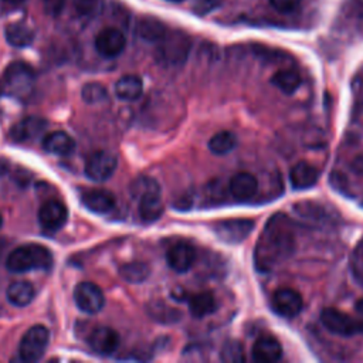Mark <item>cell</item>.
Masks as SVG:
<instances>
[{
    "label": "cell",
    "instance_id": "6da1fadb",
    "mask_svg": "<svg viewBox=\"0 0 363 363\" xmlns=\"http://www.w3.org/2000/svg\"><path fill=\"white\" fill-rule=\"evenodd\" d=\"M295 251V228L288 216L277 213L265 223L254 248V265L269 272L286 261Z\"/></svg>",
    "mask_w": 363,
    "mask_h": 363
},
{
    "label": "cell",
    "instance_id": "7a4b0ae2",
    "mask_svg": "<svg viewBox=\"0 0 363 363\" xmlns=\"http://www.w3.org/2000/svg\"><path fill=\"white\" fill-rule=\"evenodd\" d=\"M52 254L41 244H24L13 250L6 261L9 271L21 274L31 269H50Z\"/></svg>",
    "mask_w": 363,
    "mask_h": 363
},
{
    "label": "cell",
    "instance_id": "3957f363",
    "mask_svg": "<svg viewBox=\"0 0 363 363\" xmlns=\"http://www.w3.org/2000/svg\"><path fill=\"white\" fill-rule=\"evenodd\" d=\"M34 91V72L24 62L10 64L0 78V95L27 101Z\"/></svg>",
    "mask_w": 363,
    "mask_h": 363
},
{
    "label": "cell",
    "instance_id": "277c9868",
    "mask_svg": "<svg viewBox=\"0 0 363 363\" xmlns=\"http://www.w3.org/2000/svg\"><path fill=\"white\" fill-rule=\"evenodd\" d=\"M190 38L182 31L166 33V35L159 41L157 57L166 65L183 64L190 51Z\"/></svg>",
    "mask_w": 363,
    "mask_h": 363
},
{
    "label": "cell",
    "instance_id": "5b68a950",
    "mask_svg": "<svg viewBox=\"0 0 363 363\" xmlns=\"http://www.w3.org/2000/svg\"><path fill=\"white\" fill-rule=\"evenodd\" d=\"M50 340V332L43 325L31 326L21 337L18 353L24 362H37L43 357Z\"/></svg>",
    "mask_w": 363,
    "mask_h": 363
},
{
    "label": "cell",
    "instance_id": "8992f818",
    "mask_svg": "<svg viewBox=\"0 0 363 363\" xmlns=\"http://www.w3.org/2000/svg\"><path fill=\"white\" fill-rule=\"evenodd\" d=\"M294 211L299 220L309 225H330L336 221V211L318 201H299L294 206Z\"/></svg>",
    "mask_w": 363,
    "mask_h": 363
},
{
    "label": "cell",
    "instance_id": "52a82bcc",
    "mask_svg": "<svg viewBox=\"0 0 363 363\" xmlns=\"http://www.w3.org/2000/svg\"><path fill=\"white\" fill-rule=\"evenodd\" d=\"M254 230V221L250 218H228L213 225L217 238L225 244H238L244 241Z\"/></svg>",
    "mask_w": 363,
    "mask_h": 363
},
{
    "label": "cell",
    "instance_id": "ba28073f",
    "mask_svg": "<svg viewBox=\"0 0 363 363\" xmlns=\"http://www.w3.org/2000/svg\"><path fill=\"white\" fill-rule=\"evenodd\" d=\"M116 166L115 155L108 150H96L86 159L85 174L94 182H105L115 173Z\"/></svg>",
    "mask_w": 363,
    "mask_h": 363
},
{
    "label": "cell",
    "instance_id": "9c48e42d",
    "mask_svg": "<svg viewBox=\"0 0 363 363\" xmlns=\"http://www.w3.org/2000/svg\"><path fill=\"white\" fill-rule=\"evenodd\" d=\"M74 301L77 306L85 313H96L105 305V296L102 289L94 282H81L75 286Z\"/></svg>",
    "mask_w": 363,
    "mask_h": 363
},
{
    "label": "cell",
    "instance_id": "30bf717a",
    "mask_svg": "<svg viewBox=\"0 0 363 363\" xmlns=\"http://www.w3.org/2000/svg\"><path fill=\"white\" fill-rule=\"evenodd\" d=\"M320 322L329 332L337 336H352L357 332L353 316L335 308H325L320 312Z\"/></svg>",
    "mask_w": 363,
    "mask_h": 363
},
{
    "label": "cell",
    "instance_id": "8fae6325",
    "mask_svg": "<svg viewBox=\"0 0 363 363\" xmlns=\"http://www.w3.org/2000/svg\"><path fill=\"white\" fill-rule=\"evenodd\" d=\"M272 308L277 313L285 318H295L303 306L302 296L292 288H279L272 294Z\"/></svg>",
    "mask_w": 363,
    "mask_h": 363
},
{
    "label": "cell",
    "instance_id": "7c38bea8",
    "mask_svg": "<svg viewBox=\"0 0 363 363\" xmlns=\"http://www.w3.org/2000/svg\"><path fill=\"white\" fill-rule=\"evenodd\" d=\"M126 45V38L123 33L118 28L108 27L104 28L95 38L96 51L106 58H113L119 55Z\"/></svg>",
    "mask_w": 363,
    "mask_h": 363
},
{
    "label": "cell",
    "instance_id": "4fadbf2b",
    "mask_svg": "<svg viewBox=\"0 0 363 363\" xmlns=\"http://www.w3.org/2000/svg\"><path fill=\"white\" fill-rule=\"evenodd\" d=\"M68 220V210L67 207L58 200H48L45 201L38 210V221L43 228L48 231H57Z\"/></svg>",
    "mask_w": 363,
    "mask_h": 363
},
{
    "label": "cell",
    "instance_id": "5bb4252c",
    "mask_svg": "<svg viewBox=\"0 0 363 363\" xmlns=\"http://www.w3.org/2000/svg\"><path fill=\"white\" fill-rule=\"evenodd\" d=\"M47 129V121L38 116H28L18 121L10 130V136L14 142L26 143L38 139Z\"/></svg>",
    "mask_w": 363,
    "mask_h": 363
},
{
    "label": "cell",
    "instance_id": "9a60e30c",
    "mask_svg": "<svg viewBox=\"0 0 363 363\" xmlns=\"http://www.w3.org/2000/svg\"><path fill=\"white\" fill-rule=\"evenodd\" d=\"M88 342L95 353L108 356L112 354L119 346V335L108 326H98L91 332Z\"/></svg>",
    "mask_w": 363,
    "mask_h": 363
},
{
    "label": "cell",
    "instance_id": "2e32d148",
    "mask_svg": "<svg viewBox=\"0 0 363 363\" xmlns=\"http://www.w3.org/2000/svg\"><path fill=\"white\" fill-rule=\"evenodd\" d=\"M258 189V182L254 174L248 172H240L235 173L228 183V190L230 194L237 200V201H248L251 200Z\"/></svg>",
    "mask_w": 363,
    "mask_h": 363
},
{
    "label": "cell",
    "instance_id": "e0dca14e",
    "mask_svg": "<svg viewBox=\"0 0 363 363\" xmlns=\"http://www.w3.org/2000/svg\"><path fill=\"white\" fill-rule=\"evenodd\" d=\"M196 261V250L187 242H176L167 251V264L176 272L189 271Z\"/></svg>",
    "mask_w": 363,
    "mask_h": 363
},
{
    "label": "cell",
    "instance_id": "ac0fdd59",
    "mask_svg": "<svg viewBox=\"0 0 363 363\" xmlns=\"http://www.w3.org/2000/svg\"><path fill=\"white\" fill-rule=\"evenodd\" d=\"M81 201L88 210L96 214H106L112 211L116 204L115 196L109 190H104V189L86 190L85 193H82Z\"/></svg>",
    "mask_w": 363,
    "mask_h": 363
},
{
    "label": "cell",
    "instance_id": "d6986e66",
    "mask_svg": "<svg viewBox=\"0 0 363 363\" xmlns=\"http://www.w3.org/2000/svg\"><path fill=\"white\" fill-rule=\"evenodd\" d=\"M251 354L258 363H274L282 357V346L272 336H261L255 340Z\"/></svg>",
    "mask_w": 363,
    "mask_h": 363
},
{
    "label": "cell",
    "instance_id": "ffe728a7",
    "mask_svg": "<svg viewBox=\"0 0 363 363\" xmlns=\"http://www.w3.org/2000/svg\"><path fill=\"white\" fill-rule=\"evenodd\" d=\"M318 179L319 170L308 162H298L295 166H292L289 172V182L296 190H303L315 186Z\"/></svg>",
    "mask_w": 363,
    "mask_h": 363
},
{
    "label": "cell",
    "instance_id": "44dd1931",
    "mask_svg": "<svg viewBox=\"0 0 363 363\" xmlns=\"http://www.w3.org/2000/svg\"><path fill=\"white\" fill-rule=\"evenodd\" d=\"M43 146L48 153L58 155V156H65V155H69L74 150L75 142L67 132L55 130V132L47 133L44 136Z\"/></svg>",
    "mask_w": 363,
    "mask_h": 363
},
{
    "label": "cell",
    "instance_id": "7402d4cb",
    "mask_svg": "<svg viewBox=\"0 0 363 363\" xmlns=\"http://www.w3.org/2000/svg\"><path fill=\"white\" fill-rule=\"evenodd\" d=\"M143 92V82L138 75H123L115 84V94L119 99L135 101Z\"/></svg>",
    "mask_w": 363,
    "mask_h": 363
},
{
    "label": "cell",
    "instance_id": "603a6c76",
    "mask_svg": "<svg viewBox=\"0 0 363 363\" xmlns=\"http://www.w3.org/2000/svg\"><path fill=\"white\" fill-rule=\"evenodd\" d=\"M163 214L160 193H152L139 199V216L145 223H153Z\"/></svg>",
    "mask_w": 363,
    "mask_h": 363
},
{
    "label": "cell",
    "instance_id": "cb8c5ba5",
    "mask_svg": "<svg viewBox=\"0 0 363 363\" xmlns=\"http://www.w3.org/2000/svg\"><path fill=\"white\" fill-rule=\"evenodd\" d=\"M217 308L216 303V298L211 292L204 291V292H199L194 294L190 299H189V309L190 313L194 318H203L207 316L210 313H213Z\"/></svg>",
    "mask_w": 363,
    "mask_h": 363
},
{
    "label": "cell",
    "instance_id": "d4e9b609",
    "mask_svg": "<svg viewBox=\"0 0 363 363\" xmlns=\"http://www.w3.org/2000/svg\"><path fill=\"white\" fill-rule=\"evenodd\" d=\"M7 299L14 306H26L34 298V288L27 281H16L7 288Z\"/></svg>",
    "mask_w": 363,
    "mask_h": 363
},
{
    "label": "cell",
    "instance_id": "484cf974",
    "mask_svg": "<svg viewBox=\"0 0 363 363\" xmlns=\"http://www.w3.org/2000/svg\"><path fill=\"white\" fill-rule=\"evenodd\" d=\"M6 40L10 45L13 47H27L33 43L34 40V33L30 27H27L26 24L21 23H14L7 26L6 28Z\"/></svg>",
    "mask_w": 363,
    "mask_h": 363
},
{
    "label": "cell",
    "instance_id": "4316f807",
    "mask_svg": "<svg viewBox=\"0 0 363 363\" xmlns=\"http://www.w3.org/2000/svg\"><path fill=\"white\" fill-rule=\"evenodd\" d=\"M272 85H275L284 94H292L301 85V75L295 69H279L271 78Z\"/></svg>",
    "mask_w": 363,
    "mask_h": 363
},
{
    "label": "cell",
    "instance_id": "83f0119b",
    "mask_svg": "<svg viewBox=\"0 0 363 363\" xmlns=\"http://www.w3.org/2000/svg\"><path fill=\"white\" fill-rule=\"evenodd\" d=\"M167 33L166 26L152 17L142 18L138 24V34L146 41H160Z\"/></svg>",
    "mask_w": 363,
    "mask_h": 363
},
{
    "label": "cell",
    "instance_id": "f1b7e54d",
    "mask_svg": "<svg viewBox=\"0 0 363 363\" xmlns=\"http://www.w3.org/2000/svg\"><path fill=\"white\" fill-rule=\"evenodd\" d=\"M237 146V136L230 130H221L211 136L208 140V149L214 155H227Z\"/></svg>",
    "mask_w": 363,
    "mask_h": 363
},
{
    "label": "cell",
    "instance_id": "f546056e",
    "mask_svg": "<svg viewBox=\"0 0 363 363\" xmlns=\"http://www.w3.org/2000/svg\"><path fill=\"white\" fill-rule=\"evenodd\" d=\"M119 272L125 281H128L130 284H139V282H143L149 277L150 269H149L147 264H145L142 261H133V262H128V264L122 265Z\"/></svg>",
    "mask_w": 363,
    "mask_h": 363
},
{
    "label": "cell",
    "instance_id": "4dcf8cb0",
    "mask_svg": "<svg viewBox=\"0 0 363 363\" xmlns=\"http://www.w3.org/2000/svg\"><path fill=\"white\" fill-rule=\"evenodd\" d=\"M220 359L225 363H242L245 362V350L241 342L238 340H227L221 350Z\"/></svg>",
    "mask_w": 363,
    "mask_h": 363
},
{
    "label": "cell",
    "instance_id": "1f68e13d",
    "mask_svg": "<svg viewBox=\"0 0 363 363\" xmlns=\"http://www.w3.org/2000/svg\"><path fill=\"white\" fill-rule=\"evenodd\" d=\"M152 193H160V187L157 184V182L152 177L147 176H140L138 179H135L130 184V194L135 199H140L143 196L152 194Z\"/></svg>",
    "mask_w": 363,
    "mask_h": 363
},
{
    "label": "cell",
    "instance_id": "d6a6232c",
    "mask_svg": "<svg viewBox=\"0 0 363 363\" xmlns=\"http://www.w3.org/2000/svg\"><path fill=\"white\" fill-rule=\"evenodd\" d=\"M149 313L153 319L159 320V322H164V323H169V322H174L179 319L180 316V312L164 305V303H153L149 306Z\"/></svg>",
    "mask_w": 363,
    "mask_h": 363
},
{
    "label": "cell",
    "instance_id": "836d02e7",
    "mask_svg": "<svg viewBox=\"0 0 363 363\" xmlns=\"http://www.w3.org/2000/svg\"><path fill=\"white\" fill-rule=\"evenodd\" d=\"M108 96L105 86L98 82L85 84L82 88V99L88 104H98Z\"/></svg>",
    "mask_w": 363,
    "mask_h": 363
},
{
    "label": "cell",
    "instance_id": "e575fe53",
    "mask_svg": "<svg viewBox=\"0 0 363 363\" xmlns=\"http://www.w3.org/2000/svg\"><path fill=\"white\" fill-rule=\"evenodd\" d=\"M353 271L354 275L357 277L359 281L363 282V240L357 244L354 252H353V259H352Z\"/></svg>",
    "mask_w": 363,
    "mask_h": 363
},
{
    "label": "cell",
    "instance_id": "d590c367",
    "mask_svg": "<svg viewBox=\"0 0 363 363\" xmlns=\"http://www.w3.org/2000/svg\"><path fill=\"white\" fill-rule=\"evenodd\" d=\"M221 1L223 0H196L193 10L196 14L204 16V14H208V13L214 11L216 9H218Z\"/></svg>",
    "mask_w": 363,
    "mask_h": 363
},
{
    "label": "cell",
    "instance_id": "8d00e7d4",
    "mask_svg": "<svg viewBox=\"0 0 363 363\" xmlns=\"http://www.w3.org/2000/svg\"><path fill=\"white\" fill-rule=\"evenodd\" d=\"M271 6L281 13H291L298 9L301 0H269Z\"/></svg>",
    "mask_w": 363,
    "mask_h": 363
},
{
    "label": "cell",
    "instance_id": "74e56055",
    "mask_svg": "<svg viewBox=\"0 0 363 363\" xmlns=\"http://www.w3.org/2000/svg\"><path fill=\"white\" fill-rule=\"evenodd\" d=\"M65 1L67 0H43L44 11L50 16H58L65 7Z\"/></svg>",
    "mask_w": 363,
    "mask_h": 363
},
{
    "label": "cell",
    "instance_id": "f35d334b",
    "mask_svg": "<svg viewBox=\"0 0 363 363\" xmlns=\"http://www.w3.org/2000/svg\"><path fill=\"white\" fill-rule=\"evenodd\" d=\"M353 320L356 323L357 332L363 333V299H359L354 305V315H353Z\"/></svg>",
    "mask_w": 363,
    "mask_h": 363
},
{
    "label": "cell",
    "instance_id": "ab89813d",
    "mask_svg": "<svg viewBox=\"0 0 363 363\" xmlns=\"http://www.w3.org/2000/svg\"><path fill=\"white\" fill-rule=\"evenodd\" d=\"M74 6L79 13L88 14L95 9L96 0H74Z\"/></svg>",
    "mask_w": 363,
    "mask_h": 363
},
{
    "label": "cell",
    "instance_id": "60d3db41",
    "mask_svg": "<svg viewBox=\"0 0 363 363\" xmlns=\"http://www.w3.org/2000/svg\"><path fill=\"white\" fill-rule=\"evenodd\" d=\"M350 169H352L356 174L363 176V155H359V156H356V157L352 160Z\"/></svg>",
    "mask_w": 363,
    "mask_h": 363
},
{
    "label": "cell",
    "instance_id": "b9f144b4",
    "mask_svg": "<svg viewBox=\"0 0 363 363\" xmlns=\"http://www.w3.org/2000/svg\"><path fill=\"white\" fill-rule=\"evenodd\" d=\"M4 1H7V3H23L26 0H4Z\"/></svg>",
    "mask_w": 363,
    "mask_h": 363
},
{
    "label": "cell",
    "instance_id": "7bdbcfd3",
    "mask_svg": "<svg viewBox=\"0 0 363 363\" xmlns=\"http://www.w3.org/2000/svg\"><path fill=\"white\" fill-rule=\"evenodd\" d=\"M1 224H3V217H1V214H0V227H1Z\"/></svg>",
    "mask_w": 363,
    "mask_h": 363
},
{
    "label": "cell",
    "instance_id": "ee69618b",
    "mask_svg": "<svg viewBox=\"0 0 363 363\" xmlns=\"http://www.w3.org/2000/svg\"><path fill=\"white\" fill-rule=\"evenodd\" d=\"M170 1H183V0H170Z\"/></svg>",
    "mask_w": 363,
    "mask_h": 363
}]
</instances>
